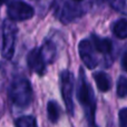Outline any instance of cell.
<instances>
[{
    "mask_svg": "<svg viewBox=\"0 0 127 127\" xmlns=\"http://www.w3.org/2000/svg\"><path fill=\"white\" fill-rule=\"evenodd\" d=\"M112 31L118 39L124 40L127 38V20L125 18L116 20L112 26Z\"/></svg>",
    "mask_w": 127,
    "mask_h": 127,
    "instance_id": "4fadbf2b",
    "label": "cell"
},
{
    "mask_svg": "<svg viewBox=\"0 0 127 127\" xmlns=\"http://www.w3.org/2000/svg\"><path fill=\"white\" fill-rule=\"evenodd\" d=\"M127 95V78L125 75H121L117 80V96L118 98H125Z\"/></svg>",
    "mask_w": 127,
    "mask_h": 127,
    "instance_id": "9a60e30c",
    "label": "cell"
},
{
    "mask_svg": "<svg viewBox=\"0 0 127 127\" xmlns=\"http://www.w3.org/2000/svg\"><path fill=\"white\" fill-rule=\"evenodd\" d=\"M95 83L97 85V88L100 93H107L112 89V78L105 71H96L93 74Z\"/></svg>",
    "mask_w": 127,
    "mask_h": 127,
    "instance_id": "30bf717a",
    "label": "cell"
},
{
    "mask_svg": "<svg viewBox=\"0 0 127 127\" xmlns=\"http://www.w3.org/2000/svg\"><path fill=\"white\" fill-rule=\"evenodd\" d=\"M90 41H92L93 47L96 50V53H99L104 56L105 68H109L115 60V45L112 41V39L107 37H100L96 33H93V35H90Z\"/></svg>",
    "mask_w": 127,
    "mask_h": 127,
    "instance_id": "8992f818",
    "label": "cell"
},
{
    "mask_svg": "<svg viewBox=\"0 0 127 127\" xmlns=\"http://www.w3.org/2000/svg\"><path fill=\"white\" fill-rule=\"evenodd\" d=\"M119 127H127V108L123 107L118 112Z\"/></svg>",
    "mask_w": 127,
    "mask_h": 127,
    "instance_id": "2e32d148",
    "label": "cell"
},
{
    "mask_svg": "<svg viewBox=\"0 0 127 127\" xmlns=\"http://www.w3.org/2000/svg\"><path fill=\"white\" fill-rule=\"evenodd\" d=\"M8 97L13 106L22 109L27 108L33 99V90L30 80L25 76H16L9 85Z\"/></svg>",
    "mask_w": 127,
    "mask_h": 127,
    "instance_id": "7a4b0ae2",
    "label": "cell"
},
{
    "mask_svg": "<svg viewBox=\"0 0 127 127\" xmlns=\"http://www.w3.org/2000/svg\"><path fill=\"white\" fill-rule=\"evenodd\" d=\"M27 65L32 72L42 77L47 71V63L40 47H35L27 54Z\"/></svg>",
    "mask_w": 127,
    "mask_h": 127,
    "instance_id": "9c48e42d",
    "label": "cell"
},
{
    "mask_svg": "<svg viewBox=\"0 0 127 127\" xmlns=\"http://www.w3.org/2000/svg\"><path fill=\"white\" fill-rule=\"evenodd\" d=\"M16 127H38L36 117L32 115H22L15 122Z\"/></svg>",
    "mask_w": 127,
    "mask_h": 127,
    "instance_id": "5bb4252c",
    "label": "cell"
},
{
    "mask_svg": "<svg viewBox=\"0 0 127 127\" xmlns=\"http://www.w3.org/2000/svg\"><path fill=\"white\" fill-rule=\"evenodd\" d=\"M71 1H74V2H80V1H83V0H71Z\"/></svg>",
    "mask_w": 127,
    "mask_h": 127,
    "instance_id": "d6986e66",
    "label": "cell"
},
{
    "mask_svg": "<svg viewBox=\"0 0 127 127\" xmlns=\"http://www.w3.org/2000/svg\"><path fill=\"white\" fill-rule=\"evenodd\" d=\"M18 28L15 21L6 19L1 27V56L7 60H10L15 55L16 39Z\"/></svg>",
    "mask_w": 127,
    "mask_h": 127,
    "instance_id": "277c9868",
    "label": "cell"
},
{
    "mask_svg": "<svg viewBox=\"0 0 127 127\" xmlns=\"http://www.w3.org/2000/svg\"><path fill=\"white\" fill-rule=\"evenodd\" d=\"M75 89V76L69 69H64L60 72V92H62L63 100L65 103V107L67 113L70 116L75 114V105H74V95Z\"/></svg>",
    "mask_w": 127,
    "mask_h": 127,
    "instance_id": "5b68a950",
    "label": "cell"
},
{
    "mask_svg": "<svg viewBox=\"0 0 127 127\" xmlns=\"http://www.w3.org/2000/svg\"><path fill=\"white\" fill-rule=\"evenodd\" d=\"M78 54L81 62L88 69H94L98 66L99 60L97 58L96 50L93 47L90 39H83L78 44Z\"/></svg>",
    "mask_w": 127,
    "mask_h": 127,
    "instance_id": "ba28073f",
    "label": "cell"
},
{
    "mask_svg": "<svg viewBox=\"0 0 127 127\" xmlns=\"http://www.w3.org/2000/svg\"><path fill=\"white\" fill-rule=\"evenodd\" d=\"M7 16L12 21H26L35 16V9L25 1L12 0L7 4Z\"/></svg>",
    "mask_w": 127,
    "mask_h": 127,
    "instance_id": "52a82bcc",
    "label": "cell"
},
{
    "mask_svg": "<svg viewBox=\"0 0 127 127\" xmlns=\"http://www.w3.org/2000/svg\"><path fill=\"white\" fill-rule=\"evenodd\" d=\"M76 96L80 106L83 107L85 117L87 121L88 127H98L96 125V96L94 89L89 84L86 72L83 67L79 68L78 71V81H77Z\"/></svg>",
    "mask_w": 127,
    "mask_h": 127,
    "instance_id": "6da1fadb",
    "label": "cell"
},
{
    "mask_svg": "<svg viewBox=\"0 0 127 127\" xmlns=\"http://www.w3.org/2000/svg\"><path fill=\"white\" fill-rule=\"evenodd\" d=\"M47 117H48V121L53 124L58 123L60 116H62V108H60L59 104L56 100H49L47 103Z\"/></svg>",
    "mask_w": 127,
    "mask_h": 127,
    "instance_id": "7c38bea8",
    "label": "cell"
},
{
    "mask_svg": "<svg viewBox=\"0 0 127 127\" xmlns=\"http://www.w3.org/2000/svg\"><path fill=\"white\" fill-rule=\"evenodd\" d=\"M53 13L64 25H68L78 20L85 15L83 7L69 0H55L51 4Z\"/></svg>",
    "mask_w": 127,
    "mask_h": 127,
    "instance_id": "3957f363",
    "label": "cell"
},
{
    "mask_svg": "<svg viewBox=\"0 0 127 127\" xmlns=\"http://www.w3.org/2000/svg\"><path fill=\"white\" fill-rule=\"evenodd\" d=\"M40 49H41V53H42V55H44L47 65L53 64L55 62L56 57H57V47H56V44L53 40L46 39L44 41V44L41 45Z\"/></svg>",
    "mask_w": 127,
    "mask_h": 127,
    "instance_id": "8fae6325",
    "label": "cell"
},
{
    "mask_svg": "<svg viewBox=\"0 0 127 127\" xmlns=\"http://www.w3.org/2000/svg\"><path fill=\"white\" fill-rule=\"evenodd\" d=\"M126 56H127V53H126V50H124L123 51V55H122V69L123 70H126V68H127V66H126Z\"/></svg>",
    "mask_w": 127,
    "mask_h": 127,
    "instance_id": "e0dca14e",
    "label": "cell"
},
{
    "mask_svg": "<svg viewBox=\"0 0 127 127\" xmlns=\"http://www.w3.org/2000/svg\"><path fill=\"white\" fill-rule=\"evenodd\" d=\"M7 1H8V0H0V7H1L3 3H6Z\"/></svg>",
    "mask_w": 127,
    "mask_h": 127,
    "instance_id": "ac0fdd59",
    "label": "cell"
}]
</instances>
